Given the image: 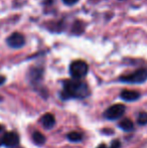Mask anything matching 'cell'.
Listing matches in <instances>:
<instances>
[{"mask_svg":"<svg viewBox=\"0 0 147 148\" xmlns=\"http://www.w3.org/2000/svg\"><path fill=\"white\" fill-rule=\"evenodd\" d=\"M32 140H34V142L36 143V145H42V144H44V142H45V137H44V135L41 134L40 132L36 131V132H34V134H32Z\"/></svg>","mask_w":147,"mask_h":148,"instance_id":"10","label":"cell"},{"mask_svg":"<svg viewBox=\"0 0 147 148\" xmlns=\"http://www.w3.org/2000/svg\"><path fill=\"white\" fill-rule=\"evenodd\" d=\"M125 106L122 104H116L111 107H109L108 109L105 111L104 117L108 120H116V119L121 118L125 113Z\"/></svg>","mask_w":147,"mask_h":148,"instance_id":"4","label":"cell"},{"mask_svg":"<svg viewBox=\"0 0 147 148\" xmlns=\"http://www.w3.org/2000/svg\"><path fill=\"white\" fill-rule=\"evenodd\" d=\"M41 75H42V71L40 70V69H36V70H34V69H32L31 71H30V77H31V82H38L39 79L41 78Z\"/></svg>","mask_w":147,"mask_h":148,"instance_id":"12","label":"cell"},{"mask_svg":"<svg viewBox=\"0 0 147 148\" xmlns=\"http://www.w3.org/2000/svg\"><path fill=\"white\" fill-rule=\"evenodd\" d=\"M90 95V90L85 82L80 79L68 80L64 83V89L61 94L62 99H84Z\"/></svg>","mask_w":147,"mask_h":148,"instance_id":"1","label":"cell"},{"mask_svg":"<svg viewBox=\"0 0 147 148\" xmlns=\"http://www.w3.org/2000/svg\"><path fill=\"white\" fill-rule=\"evenodd\" d=\"M2 130H3V127H2L1 125H0V132H1Z\"/></svg>","mask_w":147,"mask_h":148,"instance_id":"18","label":"cell"},{"mask_svg":"<svg viewBox=\"0 0 147 148\" xmlns=\"http://www.w3.org/2000/svg\"><path fill=\"white\" fill-rule=\"evenodd\" d=\"M19 143V136L14 132H7L2 136L0 145L5 147H15Z\"/></svg>","mask_w":147,"mask_h":148,"instance_id":"5","label":"cell"},{"mask_svg":"<svg viewBox=\"0 0 147 148\" xmlns=\"http://www.w3.org/2000/svg\"><path fill=\"white\" fill-rule=\"evenodd\" d=\"M89 66L84 60H75L70 66V75L74 79H83L87 76Z\"/></svg>","mask_w":147,"mask_h":148,"instance_id":"3","label":"cell"},{"mask_svg":"<svg viewBox=\"0 0 147 148\" xmlns=\"http://www.w3.org/2000/svg\"><path fill=\"white\" fill-rule=\"evenodd\" d=\"M40 122L42 124V126L44 127L45 129H51L55 124V116L51 113H46L41 117Z\"/></svg>","mask_w":147,"mask_h":148,"instance_id":"8","label":"cell"},{"mask_svg":"<svg viewBox=\"0 0 147 148\" xmlns=\"http://www.w3.org/2000/svg\"><path fill=\"white\" fill-rule=\"evenodd\" d=\"M119 127L122 129V130L126 131V132H130L134 129V125L133 122L129 119H124L121 122L119 123Z\"/></svg>","mask_w":147,"mask_h":148,"instance_id":"9","label":"cell"},{"mask_svg":"<svg viewBox=\"0 0 147 148\" xmlns=\"http://www.w3.org/2000/svg\"><path fill=\"white\" fill-rule=\"evenodd\" d=\"M120 98L126 102H134L140 98V94L136 91H131V90H124L120 94Z\"/></svg>","mask_w":147,"mask_h":148,"instance_id":"7","label":"cell"},{"mask_svg":"<svg viewBox=\"0 0 147 148\" xmlns=\"http://www.w3.org/2000/svg\"><path fill=\"white\" fill-rule=\"evenodd\" d=\"M120 82L127 84H142L147 81V69H140L127 76H123L119 79Z\"/></svg>","mask_w":147,"mask_h":148,"instance_id":"2","label":"cell"},{"mask_svg":"<svg viewBox=\"0 0 147 148\" xmlns=\"http://www.w3.org/2000/svg\"><path fill=\"white\" fill-rule=\"evenodd\" d=\"M63 1H64V3L67 4V5H74L79 0H63Z\"/></svg>","mask_w":147,"mask_h":148,"instance_id":"15","label":"cell"},{"mask_svg":"<svg viewBox=\"0 0 147 148\" xmlns=\"http://www.w3.org/2000/svg\"><path fill=\"white\" fill-rule=\"evenodd\" d=\"M137 122L139 125H146L147 124V113L146 112H141V113L138 115Z\"/></svg>","mask_w":147,"mask_h":148,"instance_id":"13","label":"cell"},{"mask_svg":"<svg viewBox=\"0 0 147 148\" xmlns=\"http://www.w3.org/2000/svg\"><path fill=\"white\" fill-rule=\"evenodd\" d=\"M97 148H108V147H107L105 144H100V145H99V146L97 147Z\"/></svg>","mask_w":147,"mask_h":148,"instance_id":"17","label":"cell"},{"mask_svg":"<svg viewBox=\"0 0 147 148\" xmlns=\"http://www.w3.org/2000/svg\"><path fill=\"white\" fill-rule=\"evenodd\" d=\"M121 147V143H120L119 140H114L111 144V147L110 148H120Z\"/></svg>","mask_w":147,"mask_h":148,"instance_id":"14","label":"cell"},{"mask_svg":"<svg viewBox=\"0 0 147 148\" xmlns=\"http://www.w3.org/2000/svg\"><path fill=\"white\" fill-rule=\"evenodd\" d=\"M5 82H6V79H5V77H3V76H0V86H2V85H3Z\"/></svg>","mask_w":147,"mask_h":148,"instance_id":"16","label":"cell"},{"mask_svg":"<svg viewBox=\"0 0 147 148\" xmlns=\"http://www.w3.org/2000/svg\"><path fill=\"white\" fill-rule=\"evenodd\" d=\"M6 42L12 49H20L25 43V38L24 36L19 32H13L7 39Z\"/></svg>","mask_w":147,"mask_h":148,"instance_id":"6","label":"cell"},{"mask_svg":"<svg viewBox=\"0 0 147 148\" xmlns=\"http://www.w3.org/2000/svg\"><path fill=\"white\" fill-rule=\"evenodd\" d=\"M68 139L71 142H80L83 140V134L79 132H71L68 134Z\"/></svg>","mask_w":147,"mask_h":148,"instance_id":"11","label":"cell"}]
</instances>
